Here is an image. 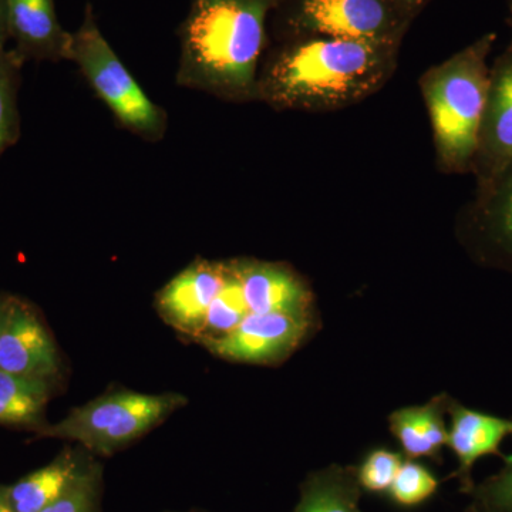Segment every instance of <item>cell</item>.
<instances>
[{
	"label": "cell",
	"instance_id": "8992f818",
	"mask_svg": "<svg viewBox=\"0 0 512 512\" xmlns=\"http://www.w3.org/2000/svg\"><path fill=\"white\" fill-rule=\"evenodd\" d=\"M187 403L177 393H111L76 407L43 436L76 441L87 451L111 456L160 424Z\"/></svg>",
	"mask_w": 512,
	"mask_h": 512
},
{
	"label": "cell",
	"instance_id": "484cf974",
	"mask_svg": "<svg viewBox=\"0 0 512 512\" xmlns=\"http://www.w3.org/2000/svg\"><path fill=\"white\" fill-rule=\"evenodd\" d=\"M9 42L8 16H6V0H0V49H5Z\"/></svg>",
	"mask_w": 512,
	"mask_h": 512
},
{
	"label": "cell",
	"instance_id": "83f0119b",
	"mask_svg": "<svg viewBox=\"0 0 512 512\" xmlns=\"http://www.w3.org/2000/svg\"><path fill=\"white\" fill-rule=\"evenodd\" d=\"M0 512H15L6 493V487H0Z\"/></svg>",
	"mask_w": 512,
	"mask_h": 512
},
{
	"label": "cell",
	"instance_id": "ba28073f",
	"mask_svg": "<svg viewBox=\"0 0 512 512\" xmlns=\"http://www.w3.org/2000/svg\"><path fill=\"white\" fill-rule=\"evenodd\" d=\"M461 237L481 264L512 274V164L478 190L461 225Z\"/></svg>",
	"mask_w": 512,
	"mask_h": 512
},
{
	"label": "cell",
	"instance_id": "ffe728a7",
	"mask_svg": "<svg viewBox=\"0 0 512 512\" xmlns=\"http://www.w3.org/2000/svg\"><path fill=\"white\" fill-rule=\"evenodd\" d=\"M249 313L251 312H249L247 301H245L237 268H235L234 261H229L227 262V276H225L224 285L208 309L204 329H202L198 340L205 343L208 340L220 339L222 336L228 335L229 332L238 328L239 323L247 318Z\"/></svg>",
	"mask_w": 512,
	"mask_h": 512
},
{
	"label": "cell",
	"instance_id": "30bf717a",
	"mask_svg": "<svg viewBox=\"0 0 512 512\" xmlns=\"http://www.w3.org/2000/svg\"><path fill=\"white\" fill-rule=\"evenodd\" d=\"M59 355L52 336L30 306L10 299L0 333V370L49 383L59 373Z\"/></svg>",
	"mask_w": 512,
	"mask_h": 512
},
{
	"label": "cell",
	"instance_id": "f1b7e54d",
	"mask_svg": "<svg viewBox=\"0 0 512 512\" xmlns=\"http://www.w3.org/2000/svg\"><path fill=\"white\" fill-rule=\"evenodd\" d=\"M466 512H487V511L481 510V508L477 507V505L470 503V505H468Z\"/></svg>",
	"mask_w": 512,
	"mask_h": 512
},
{
	"label": "cell",
	"instance_id": "7a4b0ae2",
	"mask_svg": "<svg viewBox=\"0 0 512 512\" xmlns=\"http://www.w3.org/2000/svg\"><path fill=\"white\" fill-rule=\"evenodd\" d=\"M278 0H192L175 82L228 103L258 101L268 22Z\"/></svg>",
	"mask_w": 512,
	"mask_h": 512
},
{
	"label": "cell",
	"instance_id": "5b68a950",
	"mask_svg": "<svg viewBox=\"0 0 512 512\" xmlns=\"http://www.w3.org/2000/svg\"><path fill=\"white\" fill-rule=\"evenodd\" d=\"M275 40L323 36L400 47L413 19L393 0H278Z\"/></svg>",
	"mask_w": 512,
	"mask_h": 512
},
{
	"label": "cell",
	"instance_id": "603a6c76",
	"mask_svg": "<svg viewBox=\"0 0 512 512\" xmlns=\"http://www.w3.org/2000/svg\"><path fill=\"white\" fill-rule=\"evenodd\" d=\"M403 461V453L390 448H375L367 453L362 463L355 467L357 483L363 493L387 495Z\"/></svg>",
	"mask_w": 512,
	"mask_h": 512
},
{
	"label": "cell",
	"instance_id": "4fadbf2b",
	"mask_svg": "<svg viewBox=\"0 0 512 512\" xmlns=\"http://www.w3.org/2000/svg\"><path fill=\"white\" fill-rule=\"evenodd\" d=\"M9 40L23 62L69 60L73 33L57 18L55 0H6Z\"/></svg>",
	"mask_w": 512,
	"mask_h": 512
},
{
	"label": "cell",
	"instance_id": "2e32d148",
	"mask_svg": "<svg viewBox=\"0 0 512 512\" xmlns=\"http://www.w3.org/2000/svg\"><path fill=\"white\" fill-rule=\"evenodd\" d=\"M90 457L80 451L64 450L47 466L33 471L6 487L15 512H40L52 504L76 480Z\"/></svg>",
	"mask_w": 512,
	"mask_h": 512
},
{
	"label": "cell",
	"instance_id": "277c9868",
	"mask_svg": "<svg viewBox=\"0 0 512 512\" xmlns=\"http://www.w3.org/2000/svg\"><path fill=\"white\" fill-rule=\"evenodd\" d=\"M69 62L79 67L121 127L150 143L163 140L168 128L167 111L154 103L128 72L101 33L90 3L84 9L82 25L73 32Z\"/></svg>",
	"mask_w": 512,
	"mask_h": 512
},
{
	"label": "cell",
	"instance_id": "cb8c5ba5",
	"mask_svg": "<svg viewBox=\"0 0 512 512\" xmlns=\"http://www.w3.org/2000/svg\"><path fill=\"white\" fill-rule=\"evenodd\" d=\"M504 467L483 483L474 485L471 504L487 512H512V456H505Z\"/></svg>",
	"mask_w": 512,
	"mask_h": 512
},
{
	"label": "cell",
	"instance_id": "7c38bea8",
	"mask_svg": "<svg viewBox=\"0 0 512 512\" xmlns=\"http://www.w3.org/2000/svg\"><path fill=\"white\" fill-rule=\"evenodd\" d=\"M447 413L450 414L447 447L458 461L457 470L451 474L460 483V490L470 494L473 490V468L480 458L497 456L504 460L500 447L507 437H512V420L468 409L448 397Z\"/></svg>",
	"mask_w": 512,
	"mask_h": 512
},
{
	"label": "cell",
	"instance_id": "d6986e66",
	"mask_svg": "<svg viewBox=\"0 0 512 512\" xmlns=\"http://www.w3.org/2000/svg\"><path fill=\"white\" fill-rule=\"evenodd\" d=\"M23 66L25 62L15 50L0 49V157L22 134L18 99Z\"/></svg>",
	"mask_w": 512,
	"mask_h": 512
},
{
	"label": "cell",
	"instance_id": "4316f807",
	"mask_svg": "<svg viewBox=\"0 0 512 512\" xmlns=\"http://www.w3.org/2000/svg\"><path fill=\"white\" fill-rule=\"evenodd\" d=\"M10 306V298H2L0 296V333H2L3 326H5L6 316H8Z\"/></svg>",
	"mask_w": 512,
	"mask_h": 512
},
{
	"label": "cell",
	"instance_id": "5bb4252c",
	"mask_svg": "<svg viewBox=\"0 0 512 512\" xmlns=\"http://www.w3.org/2000/svg\"><path fill=\"white\" fill-rule=\"evenodd\" d=\"M251 313H289L312 318V293L298 274L284 264L234 261Z\"/></svg>",
	"mask_w": 512,
	"mask_h": 512
},
{
	"label": "cell",
	"instance_id": "52a82bcc",
	"mask_svg": "<svg viewBox=\"0 0 512 512\" xmlns=\"http://www.w3.org/2000/svg\"><path fill=\"white\" fill-rule=\"evenodd\" d=\"M311 319L289 313H249L238 328L204 345L214 355L232 362L254 365L281 362L308 335Z\"/></svg>",
	"mask_w": 512,
	"mask_h": 512
},
{
	"label": "cell",
	"instance_id": "3957f363",
	"mask_svg": "<svg viewBox=\"0 0 512 512\" xmlns=\"http://www.w3.org/2000/svg\"><path fill=\"white\" fill-rule=\"evenodd\" d=\"M495 40V33H487L421 76V94L443 173L473 171L490 86L487 59Z\"/></svg>",
	"mask_w": 512,
	"mask_h": 512
},
{
	"label": "cell",
	"instance_id": "e0dca14e",
	"mask_svg": "<svg viewBox=\"0 0 512 512\" xmlns=\"http://www.w3.org/2000/svg\"><path fill=\"white\" fill-rule=\"evenodd\" d=\"M362 494L355 467L332 464L312 471L302 481L292 512H363Z\"/></svg>",
	"mask_w": 512,
	"mask_h": 512
},
{
	"label": "cell",
	"instance_id": "8fae6325",
	"mask_svg": "<svg viewBox=\"0 0 512 512\" xmlns=\"http://www.w3.org/2000/svg\"><path fill=\"white\" fill-rule=\"evenodd\" d=\"M227 276V262L197 259L174 276L157 296V309L168 325L200 338L215 296Z\"/></svg>",
	"mask_w": 512,
	"mask_h": 512
},
{
	"label": "cell",
	"instance_id": "d4e9b609",
	"mask_svg": "<svg viewBox=\"0 0 512 512\" xmlns=\"http://www.w3.org/2000/svg\"><path fill=\"white\" fill-rule=\"evenodd\" d=\"M393 2L414 20L420 15L421 10L429 5L431 0H393Z\"/></svg>",
	"mask_w": 512,
	"mask_h": 512
},
{
	"label": "cell",
	"instance_id": "6da1fadb",
	"mask_svg": "<svg viewBox=\"0 0 512 512\" xmlns=\"http://www.w3.org/2000/svg\"><path fill=\"white\" fill-rule=\"evenodd\" d=\"M258 74V101L275 110L345 109L382 90L400 47L323 36L275 40Z\"/></svg>",
	"mask_w": 512,
	"mask_h": 512
},
{
	"label": "cell",
	"instance_id": "1f68e13d",
	"mask_svg": "<svg viewBox=\"0 0 512 512\" xmlns=\"http://www.w3.org/2000/svg\"><path fill=\"white\" fill-rule=\"evenodd\" d=\"M511 28H512V19H511ZM510 47H511V49H512V43H511V46H510Z\"/></svg>",
	"mask_w": 512,
	"mask_h": 512
},
{
	"label": "cell",
	"instance_id": "9c48e42d",
	"mask_svg": "<svg viewBox=\"0 0 512 512\" xmlns=\"http://www.w3.org/2000/svg\"><path fill=\"white\" fill-rule=\"evenodd\" d=\"M512 164V49L490 69L487 103L473 173L478 190L487 188Z\"/></svg>",
	"mask_w": 512,
	"mask_h": 512
},
{
	"label": "cell",
	"instance_id": "7402d4cb",
	"mask_svg": "<svg viewBox=\"0 0 512 512\" xmlns=\"http://www.w3.org/2000/svg\"><path fill=\"white\" fill-rule=\"evenodd\" d=\"M101 497L103 468L90 458L70 487L40 512H100Z\"/></svg>",
	"mask_w": 512,
	"mask_h": 512
},
{
	"label": "cell",
	"instance_id": "44dd1931",
	"mask_svg": "<svg viewBox=\"0 0 512 512\" xmlns=\"http://www.w3.org/2000/svg\"><path fill=\"white\" fill-rule=\"evenodd\" d=\"M439 487L440 480L429 467L419 460L404 458L387 495L397 507L416 508L433 498Z\"/></svg>",
	"mask_w": 512,
	"mask_h": 512
},
{
	"label": "cell",
	"instance_id": "4dcf8cb0",
	"mask_svg": "<svg viewBox=\"0 0 512 512\" xmlns=\"http://www.w3.org/2000/svg\"><path fill=\"white\" fill-rule=\"evenodd\" d=\"M507 3H508V8H510V10L512 12V0H507Z\"/></svg>",
	"mask_w": 512,
	"mask_h": 512
},
{
	"label": "cell",
	"instance_id": "9a60e30c",
	"mask_svg": "<svg viewBox=\"0 0 512 512\" xmlns=\"http://www.w3.org/2000/svg\"><path fill=\"white\" fill-rule=\"evenodd\" d=\"M446 393L434 397L423 406L403 407L390 414V431L399 441L403 456L412 460H440L441 450L447 446L448 429Z\"/></svg>",
	"mask_w": 512,
	"mask_h": 512
},
{
	"label": "cell",
	"instance_id": "f546056e",
	"mask_svg": "<svg viewBox=\"0 0 512 512\" xmlns=\"http://www.w3.org/2000/svg\"><path fill=\"white\" fill-rule=\"evenodd\" d=\"M167 512H205L200 510H190V511H167Z\"/></svg>",
	"mask_w": 512,
	"mask_h": 512
},
{
	"label": "cell",
	"instance_id": "ac0fdd59",
	"mask_svg": "<svg viewBox=\"0 0 512 512\" xmlns=\"http://www.w3.org/2000/svg\"><path fill=\"white\" fill-rule=\"evenodd\" d=\"M49 399V383L0 370V424H33Z\"/></svg>",
	"mask_w": 512,
	"mask_h": 512
}]
</instances>
